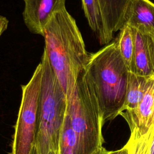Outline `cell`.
<instances>
[{
    "instance_id": "obj_7",
    "label": "cell",
    "mask_w": 154,
    "mask_h": 154,
    "mask_svg": "<svg viewBox=\"0 0 154 154\" xmlns=\"http://www.w3.org/2000/svg\"><path fill=\"white\" fill-rule=\"evenodd\" d=\"M131 130V137H139L145 134L154 122V78L149 82L146 92L138 105L131 110L120 114Z\"/></svg>"
},
{
    "instance_id": "obj_16",
    "label": "cell",
    "mask_w": 154,
    "mask_h": 154,
    "mask_svg": "<svg viewBox=\"0 0 154 154\" xmlns=\"http://www.w3.org/2000/svg\"><path fill=\"white\" fill-rule=\"evenodd\" d=\"M8 20L3 16H0V37L7 29L8 26Z\"/></svg>"
},
{
    "instance_id": "obj_4",
    "label": "cell",
    "mask_w": 154,
    "mask_h": 154,
    "mask_svg": "<svg viewBox=\"0 0 154 154\" xmlns=\"http://www.w3.org/2000/svg\"><path fill=\"white\" fill-rule=\"evenodd\" d=\"M83 72L67 99V112L76 135L77 154H94L103 147L104 123L96 96Z\"/></svg>"
},
{
    "instance_id": "obj_17",
    "label": "cell",
    "mask_w": 154,
    "mask_h": 154,
    "mask_svg": "<svg viewBox=\"0 0 154 154\" xmlns=\"http://www.w3.org/2000/svg\"><path fill=\"white\" fill-rule=\"evenodd\" d=\"M107 154H128L127 149L123 146L122 149L114 150V151H108Z\"/></svg>"
},
{
    "instance_id": "obj_11",
    "label": "cell",
    "mask_w": 154,
    "mask_h": 154,
    "mask_svg": "<svg viewBox=\"0 0 154 154\" xmlns=\"http://www.w3.org/2000/svg\"><path fill=\"white\" fill-rule=\"evenodd\" d=\"M151 78L129 72L126 97L122 112L133 109L138 106L146 92Z\"/></svg>"
},
{
    "instance_id": "obj_8",
    "label": "cell",
    "mask_w": 154,
    "mask_h": 154,
    "mask_svg": "<svg viewBox=\"0 0 154 154\" xmlns=\"http://www.w3.org/2000/svg\"><path fill=\"white\" fill-rule=\"evenodd\" d=\"M132 30L135 45L134 73L154 78V37L134 28Z\"/></svg>"
},
{
    "instance_id": "obj_15",
    "label": "cell",
    "mask_w": 154,
    "mask_h": 154,
    "mask_svg": "<svg viewBox=\"0 0 154 154\" xmlns=\"http://www.w3.org/2000/svg\"><path fill=\"white\" fill-rule=\"evenodd\" d=\"M128 154H154V122L148 131L139 137H131L124 146Z\"/></svg>"
},
{
    "instance_id": "obj_9",
    "label": "cell",
    "mask_w": 154,
    "mask_h": 154,
    "mask_svg": "<svg viewBox=\"0 0 154 154\" xmlns=\"http://www.w3.org/2000/svg\"><path fill=\"white\" fill-rule=\"evenodd\" d=\"M133 0H99L108 43L114 34L125 25L127 14Z\"/></svg>"
},
{
    "instance_id": "obj_13",
    "label": "cell",
    "mask_w": 154,
    "mask_h": 154,
    "mask_svg": "<svg viewBox=\"0 0 154 154\" xmlns=\"http://www.w3.org/2000/svg\"><path fill=\"white\" fill-rule=\"evenodd\" d=\"M115 42L129 72L134 73L135 45L132 28L125 24L120 30Z\"/></svg>"
},
{
    "instance_id": "obj_1",
    "label": "cell",
    "mask_w": 154,
    "mask_h": 154,
    "mask_svg": "<svg viewBox=\"0 0 154 154\" xmlns=\"http://www.w3.org/2000/svg\"><path fill=\"white\" fill-rule=\"evenodd\" d=\"M43 37L44 50L67 99L85 69L90 54L75 19L66 8L52 16Z\"/></svg>"
},
{
    "instance_id": "obj_2",
    "label": "cell",
    "mask_w": 154,
    "mask_h": 154,
    "mask_svg": "<svg viewBox=\"0 0 154 154\" xmlns=\"http://www.w3.org/2000/svg\"><path fill=\"white\" fill-rule=\"evenodd\" d=\"M128 73L115 42L90 54L83 74L96 96L104 123L122 111Z\"/></svg>"
},
{
    "instance_id": "obj_18",
    "label": "cell",
    "mask_w": 154,
    "mask_h": 154,
    "mask_svg": "<svg viewBox=\"0 0 154 154\" xmlns=\"http://www.w3.org/2000/svg\"><path fill=\"white\" fill-rule=\"evenodd\" d=\"M108 150H106L103 147L102 148H101L100 149H99V150H97L96 152H95L94 154H107L108 153Z\"/></svg>"
},
{
    "instance_id": "obj_3",
    "label": "cell",
    "mask_w": 154,
    "mask_h": 154,
    "mask_svg": "<svg viewBox=\"0 0 154 154\" xmlns=\"http://www.w3.org/2000/svg\"><path fill=\"white\" fill-rule=\"evenodd\" d=\"M41 87L37 112L35 148L37 154H48L58 149L61 128L67 109V96L44 50Z\"/></svg>"
},
{
    "instance_id": "obj_6",
    "label": "cell",
    "mask_w": 154,
    "mask_h": 154,
    "mask_svg": "<svg viewBox=\"0 0 154 154\" xmlns=\"http://www.w3.org/2000/svg\"><path fill=\"white\" fill-rule=\"evenodd\" d=\"M23 22L29 31L43 35L44 29L52 16L66 8V0H23Z\"/></svg>"
},
{
    "instance_id": "obj_12",
    "label": "cell",
    "mask_w": 154,
    "mask_h": 154,
    "mask_svg": "<svg viewBox=\"0 0 154 154\" xmlns=\"http://www.w3.org/2000/svg\"><path fill=\"white\" fill-rule=\"evenodd\" d=\"M81 3L88 25L100 44H108L99 0H81Z\"/></svg>"
},
{
    "instance_id": "obj_10",
    "label": "cell",
    "mask_w": 154,
    "mask_h": 154,
    "mask_svg": "<svg viewBox=\"0 0 154 154\" xmlns=\"http://www.w3.org/2000/svg\"><path fill=\"white\" fill-rule=\"evenodd\" d=\"M125 24L154 37V3L149 0H133Z\"/></svg>"
},
{
    "instance_id": "obj_20",
    "label": "cell",
    "mask_w": 154,
    "mask_h": 154,
    "mask_svg": "<svg viewBox=\"0 0 154 154\" xmlns=\"http://www.w3.org/2000/svg\"><path fill=\"white\" fill-rule=\"evenodd\" d=\"M31 154H37V151H36V149H35V147H34V149H33V150H32Z\"/></svg>"
},
{
    "instance_id": "obj_14",
    "label": "cell",
    "mask_w": 154,
    "mask_h": 154,
    "mask_svg": "<svg viewBox=\"0 0 154 154\" xmlns=\"http://www.w3.org/2000/svg\"><path fill=\"white\" fill-rule=\"evenodd\" d=\"M58 154H77V138L67 112L61 128L58 140Z\"/></svg>"
},
{
    "instance_id": "obj_19",
    "label": "cell",
    "mask_w": 154,
    "mask_h": 154,
    "mask_svg": "<svg viewBox=\"0 0 154 154\" xmlns=\"http://www.w3.org/2000/svg\"><path fill=\"white\" fill-rule=\"evenodd\" d=\"M48 154H58V152L57 150H52L50 151Z\"/></svg>"
},
{
    "instance_id": "obj_5",
    "label": "cell",
    "mask_w": 154,
    "mask_h": 154,
    "mask_svg": "<svg viewBox=\"0 0 154 154\" xmlns=\"http://www.w3.org/2000/svg\"><path fill=\"white\" fill-rule=\"evenodd\" d=\"M42 72L40 63L28 82L21 85L22 98L14 126L11 154H31L35 147Z\"/></svg>"
}]
</instances>
